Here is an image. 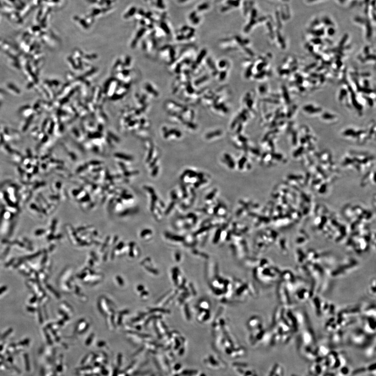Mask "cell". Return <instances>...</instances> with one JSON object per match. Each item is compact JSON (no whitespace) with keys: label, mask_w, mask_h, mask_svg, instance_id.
<instances>
[{"label":"cell","mask_w":376,"mask_h":376,"mask_svg":"<svg viewBox=\"0 0 376 376\" xmlns=\"http://www.w3.org/2000/svg\"><path fill=\"white\" fill-rule=\"evenodd\" d=\"M323 117H324V118L325 119H333V118H334V117H333L332 115H331V114H324Z\"/></svg>","instance_id":"6da1fadb"},{"label":"cell","mask_w":376,"mask_h":376,"mask_svg":"<svg viewBox=\"0 0 376 376\" xmlns=\"http://www.w3.org/2000/svg\"><path fill=\"white\" fill-rule=\"evenodd\" d=\"M284 96L285 97L287 101H289V97H288V95L287 92L286 91H284Z\"/></svg>","instance_id":"7a4b0ae2"}]
</instances>
